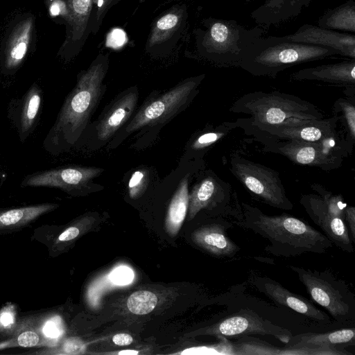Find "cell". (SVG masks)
Returning a JSON list of instances; mask_svg holds the SVG:
<instances>
[{
    "label": "cell",
    "mask_w": 355,
    "mask_h": 355,
    "mask_svg": "<svg viewBox=\"0 0 355 355\" xmlns=\"http://www.w3.org/2000/svg\"><path fill=\"white\" fill-rule=\"evenodd\" d=\"M157 304V297L149 291H138L130 295L127 300L128 310L136 315H146L151 312Z\"/></svg>",
    "instance_id": "obj_30"
},
{
    "label": "cell",
    "mask_w": 355,
    "mask_h": 355,
    "mask_svg": "<svg viewBox=\"0 0 355 355\" xmlns=\"http://www.w3.org/2000/svg\"><path fill=\"white\" fill-rule=\"evenodd\" d=\"M204 28L193 31L200 56L220 67H239L245 49L265 30L259 26L247 28L233 19L208 17Z\"/></svg>",
    "instance_id": "obj_5"
},
{
    "label": "cell",
    "mask_w": 355,
    "mask_h": 355,
    "mask_svg": "<svg viewBox=\"0 0 355 355\" xmlns=\"http://www.w3.org/2000/svg\"><path fill=\"white\" fill-rule=\"evenodd\" d=\"M312 0H263L250 13V17L259 26L268 28L297 17L308 8Z\"/></svg>",
    "instance_id": "obj_22"
},
{
    "label": "cell",
    "mask_w": 355,
    "mask_h": 355,
    "mask_svg": "<svg viewBox=\"0 0 355 355\" xmlns=\"http://www.w3.org/2000/svg\"><path fill=\"white\" fill-rule=\"evenodd\" d=\"M103 169L96 167L66 166L46 170L26 175L21 187H53L70 194L83 191Z\"/></svg>",
    "instance_id": "obj_14"
},
{
    "label": "cell",
    "mask_w": 355,
    "mask_h": 355,
    "mask_svg": "<svg viewBox=\"0 0 355 355\" xmlns=\"http://www.w3.org/2000/svg\"><path fill=\"white\" fill-rule=\"evenodd\" d=\"M230 112L248 115L239 120L250 126L253 131L322 119L323 114L310 102L279 92H252L235 101Z\"/></svg>",
    "instance_id": "obj_3"
},
{
    "label": "cell",
    "mask_w": 355,
    "mask_h": 355,
    "mask_svg": "<svg viewBox=\"0 0 355 355\" xmlns=\"http://www.w3.org/2000/svg\"><path fill=\"white\" fill-rule=\"evenodd\" d=\"M252 284L275 304L290 308L318 322L327 324L329 317L318 309L311 301L293 293L279 282L268 277L252 278Z\"/></svg>",
    "instance_id": "obj_18"
},
{
    "label": "cell",
    "mask_w": 355,
    "mask_h": 355,
    "mask_svg": "<svg viewBox=\"0 0 355 355\" xmlns=\"http://www.w3.org/2000/svg\"><path fill=\"white\" fill-rule=\"evenodd\" d=\"M354 328L337 329L325 333H304L289 338L286 347H305L307 349H342L354 345Z\"/></svg>",
    "instance_id": "obj_25"
},
{
    "label": "cell",
    "mask_w": 355,
    "mask_h": 355,
    "mask_svg": "<svg viewBox=\"0 0 355 355\" xmlns=\"http://www.w3.org/2000/svg\"><path fill=\"white\" fill-rule=\"evenodd\" d=\"M290 78L293 80L322 81L354 88L355 61L352 60L302 69L292 73Z\"/></svg>",
    "instance_id": "obj_23"
},
{
    "label": "cell",
    "mask_w": 355,
    "mask_h": 355,
    "mask_svg": "<svg viewBox=\"0 0 355 355\" xmlns=\"http://www.w3.org/2000/svg\"><path fill=\"white\" fill-rule=\"evenodd\" d=\"M121 30H115L113 31V33L111 35L110 38H114V40H110L111 44H114L112 46H119L123 44V42L118 40V38L125 37L124 33L123 32L120 33Z\"/></svg>",
    "instance_id": "obj_41"
},
{
    "label": "cell",
    "mask_w": 355,
    "mask_h": 355,
    "mask_svg": "<svg viewBox=\"0 0 355 355\" xmlns=\"http://www.w3.org/2000/svg\"><path fill=\"white\" fill-rule=\"evenodd\" d=\"M227 225L212 223L194 231L192 239L196 245L209 254L218 257H232L240 250L227 236Z\"/></svg>",
    "instance_id": "obj_24"
},
{
    "label": "cell",
    "mask_w": 355,
    "mask_h": 355,
    "mask_svg": "<svg viewBox=\"0 0 355 355\" xmlns=\"http://www.w3.org/2000/svg\"><path fill=\"white\" fill-rule=\"evenodd\" d=\"M334 110L342 113V116H340L345 121L347 139L354 144L355 141V106L354 103L340 98L336 101Z\"/></svg>",
    "instance_id": "obj_31"
},
{
    "label": "cell",
    "mask_w": 355,
    "mask_h": 355,
    "mask_svg": "<svg viewBox=\"0 0 355 355\" xmlns=\"http://www.w3.org/2000/svg\"><path fill=\"white\" fill-rule=\"evenodd\" d=\"M279 41L293 42L328 47L338 55L355 60V35L305 24L295 33L282 37L273 36Z\"/></svg>",
    "instance_id": "obj_17"
},
{
    "label": "cell",
    "mask_w": 355,
    "mask_h": 355,
    "mask_svg": "<svg viewBox=\"0 0 355 355\" xmlns=\"http://www.w3.org/2000/svg\"><path fill=\"white\" fill-rule=\"evenodd\" d=\"M44 334L50 338H56L60 335V329L57 322L51 320L47 322L44 327Z\"/></svg>",
    "instance_id": "obj_39"
},
{
    "label": "cell",
    "mask_w": 355,
    "mask_h": 355,
    "mask_svg": "<svg viewBox=\"0 0 355 355\" xmlns=\"http://www.w3.org/2000/svg\"><path fill=\"white\" fill-rule=\"evenodd\" d=\"M109 62L108 54L99 53L87 69L78 73L75 87L43 141L49 153L58 155L69 151L79 141L103 94Z\"/></svg>",
    "instance_id": "obj_1"
},
{
    "label": "cell",
    "mask_w": 355,
    "mask_h": 355,
    "mask_svg": "<svg viewBox=\"0 0 355 355\" xmlns=\"http://www.w3.org/2000/svg\"><path fill=\"white\" fill-rule=\"evenodd\" d=\"M205 74L187 78L168 91L150 98L141 106L125 128L132 133L139 129L165 123L185 108L198 92Z\"/></svg>",
    "instance_id": "obj_10"
},
{
    "label": "cell",
    "mask_w": 355,
    "mask_h": 355,
    "mask_svg": "<svg viewBox=\"0 0 355 355\" xmlns=\"http://www.w3.org/2000/svg\"><path fill=\"white\" fill-rule=\"evenodd\" d=\"M335 55L338 54L331 48L261 36L245 49L239 67L255 76L275 78L279 73L293 66Z\"/></svg>",
    "instance_id": "obj_4"
},
{
    "label": "cell",
    "mask_w": 355,
    "mask_h": 355,
    "mask_svg": "<svg viewBox=\"0 0 355 355\" xmlns=\"http://www.w3.org/2000/svg\"><path fill=\"white\" fill-rule=\"evenodd\" d=\"M232 354H292L291 348L275 347L259 339L247 336L232 343Z\"/></svg>",
    "instance_id": "obj_29"
},
{
    "label": "cell",
    "mask_w": 355,
    "mask_h": 355,
    "mask_svg": "<svg viewBox=\"0 0 355 355\" xmlns=\"http://www.w3.org/2000/svg\"><path fill=\"white\" fill-rule=\"evenodd\" d=\"M132 270L124 266L116 268L110 275V280L116 284H128L133 279Z\"/></svg>",
    "instance_id": "obj_34"
},
{
    "label": "cell",
    "mask_w": 355,
    "mask_h": 355,
    "mask_svg": "<svg viewBox=\"0 0 355 355\" xmlns=\"http://www.w3.org/2000/svg\"><path fill=\"white\" fill-rule=\"evenodd\" d=\"M229 185L216 178L209 175L194 186L189 195L188 220H192L202 209H212L227 204L230 200Z\"/></svg>",
    "instance_id": "obj_21"
},
{
    "label": "cell",
    "mask_w": 355,
    "mask_h": 355,
    "mask_svg": "<svg viewBox=\"0 0 355 355\" xmlns=\"http://www.w3.org/2000/svg\"><path fill=\"white\" fill-rule=\"evenodd\" d=\"M345 220L353 243H355V207H347L345 209Z\"/></svg>",
    "instance_id": "obj_37"
},
{
    "label": "cell",
    "mask_w": 355,
    "mask_h": 355,
    "mask_svg": "<svg viewBox=\"0 0 355 355\" xmlns=\"http://www.w3.org/2000/svg\"><path fill=\"white\" fill-rule=\"evenodd\" d=\"M230 165L232 174L257 198L277 209H293L276 171L236 155L231 157Z\"/></svg>",
    "instance_id": "obj_11"
},
{
    "label": "cell",
    "mask_w": 355,
    "mask_h": 355,
    "mask_svg": "<svg viewBox=\"0 0 355 355\" xmlns=\"http://www.w3.org/2000/svg\"><path fill=\"white\" fill-rule=\"evenodd\" d=\"M6 174L0 168V187L5 181Z\"/></svg>",
    "instance_id": "obj_44"
},
{
    "label": "cell",
    "mask_w": 355,
    "mask_h": 355,
    "mask_svg": "<svg viewBox=\"0 0 355 355\" xmlns=\"http://www.w3.org/2000/svg\"><path fill=\"white\" fill-rule=\"evenodd\" d=\"M268 151L280 154L293 163L329 171L339 168L353 148L346 137L338 135L321 142L261 138Z\"/></svg>",
    "instance_id": "obj_6"
},
{
    "label": "cell",
    "mask_w": 355,
    "mask_h": 355,
    "mask_svg": "<svg viewBox=\"0 0 355 355\" xmlns=\"http://www.w3.org/2000/svg\"><path fill=\"white\" fill-rule=\"evenodd\" d=\"M305 286L311 298L338 322L354 320L355 300L345 282L329 271H317L288 266Z\"/></svg>",
    "instance_id": "obj_9"
},
{
    "label": "cell",
    "mask_w": 355,
    "mask_h": 355,
    "mask_svg": "<svg viewBox=\"0 0 355 355\" xmlns=\"http://www.w3.org/2000/svg\"><path fill=\"white\" fill-rule=\"evenodd\" d=\"M85 349V343L78 338H68L62 345V351L67 354H83Z\"/></svg>",
    "instance_id": "obj_35"
},
{
    "label": "cell",
    "mask_w": 355,
    "mask_h": 355,
    "mask_svg": "<svg viewBox=\"0 0 355 355\" xmlns=\"http://www.w3.org/2000/svg\"><path fill=\"white\" fill-rule=\"evenodd\" d=\"M35 17L31 12L19 14L8 24L0 46V71L14 75L20 68L34 44Z\"/></svg>",
    "instance_id": "obj_12"
},
{
    "label": "cell",
    "mask_w": 355,
    "mask_h": 355,
    "mask_svg": "<svg viewBox=\"0 0 355 355\" xmlns=\"http://www.w3.org/2000/svg\"><path fill=\"white\" fill-rule=\"evenodd\" d=\"M318 26L332 31L355 33V1L345 3L327 10L318 19Z\"/></svg>",
    "instance_id": "obj_27"
},
{
    "label": "cell",
    "mask_w": 355,
    "mask_h": 355,
    "mask_svg": "<svg viewBox=\"0 0 355 355\" xmlns=\"http://www.w3.org/2000/svg\"><path fill=\"white\" fill-rule=\"evenodd\" d=\"M42 90L33 83L23 96L10 101L8 116L15 126L19 139L24 142L33 132L39 119Z\"/></svg>",
    "instance_id": "obj_19"
},
{
    "label": "cell",
    "mask_w": 355,
    "mask_h": 355,
    "mask_svg": "<svg viewBox=\"0 0 355 355\" xmlns=\"http://www.w3.org/2000/svg\"><path fill=\"white\" fill-rule=\"evenodd\" d=\"M187 19L185 3H177L162 12L152 23L146 51L152 55L168 53L182 37Z\"/></svg>",
    "instance_id": "obj_13"
},
{
    "label": "cell",
    "mask_w": 355,
    "mask_h": 355,
    "mask_svg": "<svg viewBox=\"0 0 355 355\" xmlns=\"http://www.w3.org/2000/svg\"><path fill=\"white\" fill-rule=\"evenodd\" d=\"M188 176H185L180 182L168 208L165 228L171 236L178 233L188 211Z\"/></svg>",
    "instance_id": "obj_26"
},
{
    "label": "cell",
    "mask_w": 355,
    "mask_h": 355,
    "mask_svg": "<svg viewBox=\"0 0 355 355\" xmlns=\"http://www.w3.org/2000/svg\"><path fill=\"white\" fill-rule=\"evenodd\" d=\"M0 322L3 326L10 325L13 322V316L10 312H3L1 315Z\"/></svg>",
    "instance_id": "obj_42"
},
{
    "label": "cell",
    "mask_w": 355,
    "mask_h": 355,
    "mask_svg": "<svg viewBox=\"0 0 355 355\" xmlns=\"http://www.w3.org/2000/svg\"><path fill=\"white\" fill-rule=\"evenodd\" d=\"M55 204H41L0 212V230L15 229L24 226L44 214L55 209Z\"/></svg>",
    "instance_id": "obj_28"
},
{
    "label": "cell",
    "mask_w": 355,
    "mask_h": 355,
    "mask_svg": "<svg viewBox=\"0 0 355 355\" xmlns=\"http://www.w3.org/2000/svg\"><path fill=\"white\" fill-rule=\"evenodd\" d=\"M207 334L225 337L250 334L272 335L285 344L291 337L287 329L277 327L256 314L244 311L225 318L209 327Z\"/></svg>",
    "instance_id": "obj_16"
},
{
    "label": "cell",
    "mask_w": 355,
    "mask_h": 355,
    "mask_svg": "<svg viewBox=\"0 0 355 355\" xmlns=\"http://www.w3.org/2000/svg\"><path fill=\"white\" fill-rule=\"evenodd\" d=\"M80 234V229L77 225L71 226L64 230L58 237V242H69Z\"/></svg>",
    "instance_id": "obj_38"
},
{
    "label": "cell",
    "mask_w": 355,
    "mask_h": 355,
    "mask_svg": "<svg viewBox=\"0 0 355 355\" xmlns=\"http://www.w3.org/2000/svg\"><path fill=\"white\" fill-rule=\"evenodd\" d=\"M138 91L133 87L121 93L96 125L99 141H107L129 119L138 101Z\"/></svg>",
    "instance_id": "obj_20"
},
{
    "label": "cell",
    "mask_w": 355,
    "mask_h": 355,
    "mask_svg": "<svg viewBox=\"0 0 355 355\" xmlns=\"http://www.w3.org/2000/svg\"><path fill=\"white\" fill-rule=\"evenodd\" d=\"M234 223L250 230L269 241L265 250L277 257H291L306 252L322 254L332 242L306 221L287 214L269 216L256 207L242 203Z\"/></svg>",
    "instance_id": "obj_2"
},
{
    "label": "cell",
    "mask_w": 355,
    "mask_h": 355,
    "mask_svg": "<svg viewBox=\"0 0 355 355\" xmlns=\"http://www.w3.org/2000/svg\"><path fill=\"white\" fill-rule=\"evenodd\" d=\"M69 19L57 56L69 62L78 55L90 34L96 35L108 11L121 0H65Z\"/></svg>",
    "instance_id": "obj_8"
},
{
    "label": "cell",
    "mask_w": 355,
    "mask_h": 355,
    "mask_svg": "<svg viewBox=\"0 0 355 355\" xmlns=\"http://www.w3.org/2000/svg\"><path fill=\"white\" fill-rule=\"evenodd\" d=\"M340 116L303 121L272 127L263 131H254L261 138L321 142L340 135L337 130Z\"/></svg>",
    "instance_id": "obj_15"
},
{
    "label": "cell",
    "mask_w": 355,
    "mask_h": 355,
    "mask_svg": "<svg viewBox=\"0 0 355 355\" xmlns=\"http://www.w3.org/2000/svg\"><path fill=\"white\" fill-rule=\"evenodd\" d=\"M311 187L318 194L303 195L300 203L333 245L345 252H352L353 242L345 220L347 203L341 196L333 194L320 184H314Z\"/></svg>",
    "instance_id": "obj_7"
},
{
    "label": "cell",
    "mask_w": 355,
    "mask_h": 355,
    "mask_svg": "<svg viewBox=\"0 0 355 355\" xmlns=\"http://www.w3.org/2000/svg\"><path fill=\"white\" fill-rule=\"evenodd\" d=\"M117 354L120 355H136L139 354V352L134 349H125L121 350L117 352Z\"/></svg>",
    "instance_id": "obj_43"
},
{
    "label": "cell",
    "mask_w": 355,
    "mask_h": 355,
    "mask_svg": "<svg viewBox=\"0 0 355 355\" xmlns=\"http://www.w3.org/2000/svg\"><path fill=\"white\" fill-rule=\"evenodd\" d=\"M148 174L146 171H135L129 182L128 190L131 198H137L141 194L147 186Z\"/></svg>",
    "instance_id": "obj_33"
},
{
    "label": "cell",
    "mask_w": 355,
    "mask_h": 355,
    "mask_svg": "<svg viewBox=\"0 0 355 355\" xmlns=\"http://www.w3.org/2000/svg\"><path fill=\"white\" fill-rule=\"evenodd\" d=\"M49 16L55 23L66 26L69 19V10L65 0H44Z\"/></svg>",
    "instance_id": "obj_32"
},
{
    "label": "cell",
    "mask_w": 355,
    "mask_h": 355,
    "mask_svg": "<svg viewBox=\"0 0 355 355\" xmlns=\"http://www.w3.org/2000/svg\"><path fill=\"white\" fill-rule=\"evenodd\" d=\"M113 343L118 346H125L130 345L132 341V337L125 333L117 334L112 337Z\"/></svg>",
    "instance_id": "obj_40"
},
{
    "label": "cell",
    "mask_w": 355,
    "mask_h": 355,
    "mask_svg": "<svg viewBox=\"0 0 355 355\" xmlns=\"http://www.w3.org/2000/svg\"><path fill=\"white\" fill-rule=\"evenodd\" d=\"M40 342V336L34 331H26L21 333L17 338V344L22 347H33Z\"/></svg>",
    "instance_id": "obj_36"
}]
</instances>
